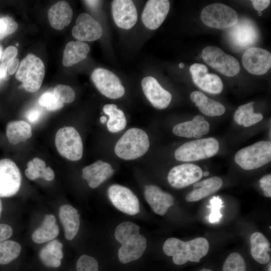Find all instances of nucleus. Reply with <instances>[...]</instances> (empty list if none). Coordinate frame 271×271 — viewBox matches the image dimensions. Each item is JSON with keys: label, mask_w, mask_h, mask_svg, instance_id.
<instances>
[{"label": "nucleus", "mask_w": 271, "mask_h": 271, "mask_svg": "<svg viewBox=\"0 0 271 271\" xmlns=\"http://www.w3.org/2000/svg\"><path fill=\"white\" fill-rule=\"evenodd\" d=\"M20 65V62L18 58H15L12 60L8 64L7 74L13 75L17 70Z\"/></svg>", "instance_id": "48"}, {"label": "nucleus", "mask_w": 271, "mask_h": 271, "mask_svg": "<svg viewBox=\"0 0 271 271\" xmlns=\"http://www.w3.org/2000/svg\"><path fill=\"white\" fill-rule=\"evenodd\" d=\"M140 227L130 221H124L115 228L114 236L122 244L118 257L122 263H127L140 258L146 247L147 240L140 233Z\"/></svg>", "instance_id": "1"}, {"label": "nucleus", "mask_w": 271, "mask_h": 271, "mask_svg": "<svg viewBox=\"0 0 271 271\" xmlns=\"http://www.w3.org/2000/svg\"><path fill=\"white\" fill-rule=\"evenodd\" d=\"M18 45H19V44L17 43L16 46H18Z\"/></svg>", "instance_id": "61"}, {"label": "nucleus", "mask_w": 271, "mask_h": 271, "mask_svg": "<svg viewBox=\"0 0 271 271\" xmlns=\"http://www.w3.org/2000/svg\"><path fill=\"white\" fill-rule=\"evenodd\" d=\"M253 101L239 106L234 114V119L238 124L248 127L256 123L263 119L260 113H254Z\"/></svg>", "instance_id": "33"}, {"label": "nucleus", "mask_w": 271, "mask_h": 271, "mask_svg": "<svg viewBox=\"0 0 271 271\" xmlns=\"http://www.w3.org/2000/svg\"><path fill=\"white\" fill-rule=\"evenodd\" d=\"M21 245L13 240L0 242V264H7L16 259L20 254Z\"/></svg>", "instance_id": "34"}, {"label": "nucleus", "mask_w": 271, "mask_h": 271, "mask_svg": "<svg viewBox=\"0 0 271 271\" xmlns=\"http://www.w3.org/2000/svg\"><path fill=\"white\" fill-rule=\"evenodd\" d=\"M261 15H262L261 12H258V16H261Z\"/></svg>", "instance_id": "60"}, {"label": "nucleus", "mask_w": 271, "mask_h": 271, "mask_svg": "<svg viewBox=\"0 0 271 271\" xmlns=\"http://www.w3.org/2000/svg\"><path fill=\"white\" fill-rule=\"evenodd\" d=\"M107 194L112 204L120 211L130 215L140 212L139 199L129 188L113 184L109 187Z\"/></svg>", "instance_id": "13"}, {"label": "nucleus", "mask_w": 271, "mask_h": 271, "mask_svg": "<svg viewBox=\"0 0 271 271\" xmlns=\"http://www.w3.org/2000/svg\"><path fill=\"white\" fill-rule=\"evenodd\" d=\"M222 184V179L217 176L197 182L193 184V189L187 194L185 200L189 202L199 201L216 192Z\"/></svg>", "instance_id": "23"}, {"label": "nucleus", "mask_w": 271, "mask_h": 271, "mask_svg": "<svg viewBox=\"0 0 271 271\" xmlns=\"http://www.w3.org/2000/svg\"><path fill=\"white\" fill-rule=\"evenodd\" d=\"M13 233L11 226L6 224L0 223V242L9 238Z\"/></svg>", "instance_id": "46"}, {"label": "nucleus", "mask_w": 271, "mask_h": 271, "mask_svg": "<svg viewBox=\"0 0 271 271\" xmlns=\"http://www.w3.org/2000/svg\"><path fill=\"white\" fill-rule=\"evenodd\" d=\"M2 211V203L0 199V216H1Z\"/></svg>", "instance_id": "56"}, {"label": "nucleus", "mask_w": 271, "mask_h": 271, "mask_svg": "<svg viewBox=\"0 0 271 271\" xmlns=\"http://www.w3.org/2000/svg\"><path fill=\"white\" fill-rule=\"evenodd\" d=\"M200 18L206 26L218 29L229 28L238 21L236 12L221 3H214L205 7L201 12Z\"/></svg>", "instance_id": "7"}, {"label": "nucleus", "mask_w": 271, "mask_h": 271, "mask_svg": "<svg viewBox=\"0 0 271 271\" xmlns=\"http://www.w3.org/2000/svg\"><path fill=\"white\" fill-rule=\"evenodd\" d=\"M86 4H87L89 7L91 8H95L97 6L99 3L98 1H85Z\"/></svg>", "instance_id": "51"}, {"label": "nucleus", "mask_w": 271, "mask_h": 271, "mask_svg": "<svg viewBox=\"0 0 271 271\" xmlns=\"http://www.w3.org/2000/svg\"><path fill=\"white\" fill-rule=\"evenodd\" d=\"M55 97L63 103L72 102L75 98V93L72 88L69 86L58 84L53 91Z\"/></svg>", "instance_id": "37"}, {"label": "nucleus", "mask_w": 271, "mask_h": 271, "mask_svg": "<svg viewBox=\"0 0 271 271\" xmlns=\"http://www.w3.org/2000/svg\"><path fill=\"white\" fill-rule=\"evenodd\" d=\"M103 111L109 116L106 122L108 130L112 133L123 130L126 125V120L123 112L117 108L114 104H106L103 106Z\"/></svg>", "instance_id": "32"}, {"label": "nucleus", "mask_w": 271, "mask_h": 271, "mask_svg": "<svg viewBox=\"0 0 271 271\" xmlns=\"http://www.w3.org/2000/svg\"><path fill=\"white\" fill-rule=\"evenodd\" d=\"M38 103L50 111L59 110L64 106V103L59 101L54 94L50 92L42 94L38 99Z\"/></svg>", "instance_id": "38"}, {"label": "nucleus", "mask_w": 271, "mask_h": 271, "mask_svg": "<svg viewBox=\"0 0 271 271\" xmlns=\"http://www.w3.org/2000/svg\"><path fill=\"white\" fill-rule=\"evenodd\" d=\"M219 144L214 138L199 139L186 142L177 148L175 158L179 161L189 162L212 157L218 153Z\"/></svg>", "instance_id": "5"}, {"label": "nucleus", "mask_w": 271, "mask_h": 271, "mask_svg": "<svg viewBox=\"0 0 271 271\" xmlns=\"http://www.w3.org/2000/svg\"><path fill=\"white\" fill-rule=\"evenodd\" d=\"M242 63L249 73L256 75H262L271 67V54L261 48L250 47L244 52Z\"/></svg>", "instance_id": "15"}, {"label": "nucleus", "mask_w": 271, "mask_h": 271, "mask_svg": "<svg viewBox=\"0 0 271 271\" xmlns=\"http://www.w3.org/2000/svg\"><path fill=\"white\" fill-rule=\"evenodd\" d=\"M222 271H246L244 259L238 252L230 253L224 263Z\"/></svg>", "instance_id": "36"}, {"label": "nucleus", "mask_w": 271, "mask_h": 271, "mask_svg": "<svg viewBox=\"0 0 271 271\" xmlns=\"http://www.w3.org/2000/svg\"><path fill=\"white\" fill-rule=\"evenodd\" d=\"M111 12L115 24L120 28L130 29L137 22V11L132 1H112Z\"/></svg>", "instance_id": "19"}, {"label": "nucleus", "mask_w": 271, "mask_h": 271, "mask_svg": "<svg viewBox=\"0 0 271 271\" xmlns=\"http://www.w3.org/2000/svg\"><path fill=\"white\" fill-rule=\"evenodd\" d=\"M7 68L8 65L3 63H1L0 65V79H4L6 80L7 76Z\"/></svg>", "instance_id": "50"}, {"label": "nucleus", "mask_w": 271, "mask_h": 271, "mask_svg": "<svg viewBox=\"0 0 271 271\" xmlns=\"http://www.w3.org/2000/svg\"><path fill=\"white\" fill-rule=\"evenodd\" d=\"M100 121L101 123H104L107 122V117L105 116H102L100 118Z\"/></svg>", "instance_id": "52"}, {"label": "nucleus", "mask_w": 271, "mask_h": 271, "mask_svg": "<svg viewBox=\"0 0 271 271\" xmlns=\"http://www.w3.org/2000/svg\"><path fill=\"white\" fill-rule=\"evenodd\" d=\"M150 147L146 132L139 128H129L117 142L114 152L119 158L132 160L146 154Z\"/></svg>", "instance_id": "3"}, {"label": "nucleus", "mask_w": 271, "mask_h": 271, "mask_svg": "<svg viewBox=\"0 0 271 271\" xmlns=\"http://www.w3.org/2000/svg\"><path fill=\"white\" fill-rule=\"evenodd\" d=\"M21 175L17 165L10 159L0 160V197L16 194L21 184Z\"/></svg>", "instance_id": "12"}, {"label": "nucleus", "mask_w": 271, "mask_h": 271, "mask_svg": "<svg viewBox=\"0 0 271 271\" xmlns=\"http://www.w3.org/2000/svg\"><path fill=\"white\" fill-rule=\"evenodd\" d=\"M179 66L180 68L183 69L185 67V64L183 63H180Z\"/></svg>", "instance_id": "54"}, {"label": "nucleus", "mask_w": 271, "mask_h": 271, "mask_svg": "<svg viewBox=\"0 0 271 271\" xmlns=\"http://www.w3.org/2000/svg\"><path fill=\"white\" fill-rule=\"evenodd\" d=\"M6 135L9 142L15 145L26 141L32 137V127L24 120L12 121L7 125Z\"/></svg>", "instance_id": "31"}, {"label": "nucleus", "mask_w": 271, "mask_h": 271, "mask_svg": "<svg viewBox=\"0 0 271 271\" xmlns=\"http://www.w3.org/2000/svg\"><path fill=\"white\" fill-rule=\"evenodd\" d=\"M209 174V172H208V171H205V172H203V176H208Z\"/></svg>", "instance_id": "55"}, {"label": "nucleus", "mask_w": 271, "mask_h": 271, "mask_svg": "<svg viewBox=\"0 0 271 271\" xmlns=\"http://www.w3.org/2000/svg\"><path fill=\"white\" fill-rule=\"evenodd\" d=\"M201 56L209 66L226 76H234L240 70V64L237 59L217 47L208 46L205 47Z\"/></svg>", "instance_id": "9"}, {"label": "nucleus", "mask_w": 271, "mask_h": 271, "mask_svg": "<svg viewBox=\"0 0 271 271\" xmlns=\"http://www.w3.org/2000/svg\"><path fill=\"white\" fill-rule=\"evenodd\" d=\"M271 264L269 263V265L268 266L267 270V271H271Z\"/></svg>", "instance_id": "59"}, {"label": "nucleus", "mask_w": 271, "mask_h": 271, "mask_svg": "<svg viewBox=\"0 0 271 271\" xmlns=\"http://www.w3.org/2000/svg\"><path fill=\"white\" fill-rule=\"evenodd\" d=\"M113 172L109 164L98 160L83 169L82 178L87 181L90 188H96L111 177Z\"/></svg>", "instance_id": "22"}, {"label": "nucleus", "mask_w": 271, "mask_h": 271, "mask_svg": "<svg viewBox=\"0 0 271 271\" xmlns=\"http://www.w3.org/2000/svg\"><path fill=\"white\" fill-rule=\"evenodd\" d=\"M203 176V171L198 165L185 163L172 168L168 174V181L173 187L181 189L197 182Z\"/></svg>", "instance_id": "14"}, {"label": "nucleus", "mask_w": 271, "mask_h": 271, "mask_svg": "<svg viewBox=\"0 0 271 271\" xmlns=\"http://www.w3.org/2000/svg\"><path fill=\"white\" fill-rule=\"evenodd\" d=\"M39 256L43 264L48 267H58L61 265V260L50 255L43 247L40 251Z\"/></svg>", "instance_id": "43"}, {"label": "nucleus", "mask_w": 271, "mask_h": 271, "mask_svg": "<svg viewBox=\"0 0 271 271\" xmlns=\"http://www.w3.org/2000/svg\"><path fill=\"white\" fill-rule=\"evenodd\" d=\"M59 232L55 217L52 214H47L42 225L33 233L32 238L35 242L43 243L53 240L58 235Z\"/></svg>", "instance_id": "30"}, {"label": "nucleus", "mask_w": 271, "mask_h": 271, "mask_svg": "<svg viewBox=\"0 0 271 271\" xmlns=\"http://www.w3.org/2000/svg\"><path fill=\"white\" fill-rule=\"evenodd\" d=\"M198 271H213L211 269H207V268H203L201 270H199Z\"/></svg>", "instance_id": "57"}, {"label": "nucleus", "mask_w": 271, "mask_h": 271, "mask_svg": "<svg viewBox=\"0 0 271 271\" xmlns=\"http://www.w3.org/2000/svg\"><path fill=\"white\" fill-rule=\"evenodd\" d=\"M190 99L201 112L207 116H220L225 112V108L222 104L208 98L200 91H193L191 93Z\"/></svg>", "instance_id": "27"}, {"label": "nucleus", "mask_w": 271, "mask_h": 271, "mask_svg": "<svg viewBox=\"0 0 271 271\" xmlns=\"http://www.w3.org/2000/svg\"><path fill=\"white\" fill-rule=\"evenodd\" d=\"M91 78L98 91L109 98L117 99L124 94L119 78L108 70L97 68L92 72Z\"/></svg>", "instance_id": "11"}, {"label": "nucleus", "mask_w": 271, "mask_h": 271, "mask_svg": "<svg viewBox=\"0 0 271 271\" xmlns=\"http://www.w3.org/2000/svg\"><path fill=\"white\" fill-rule=\"evenodd\" d=\"M209 244L204 237H197L188 241L172 237L167 239L163 244L164 252L172 256L173 262L177 265L187 261L199 262L208 252Z\"/></svg>", "instance_id": "2"}, {"label": "nucleus", "mask_w": 271, "mask_h": 271, "mask_svg": "<svg viewBox=\"0 0 271 271\" xmlns=\"http://www.w3.org/2000/svg\"><path fill=\"white\" fill-rule=\"evenodd\" d=\"M102 33L100 24L87 13L78 16L72 29V36L82 42L97 40L101 37Z\"/></svg>", "instance_id": "17"}, {"label": "nucleus", "mask_w": 271, "mask_h": 271, "mask_svg": "<svg viewBox=\"0 0 271 271\" xmlns=\"http://www.w3.org/2000/svg\"><path fill=\"white\" fill-rule=\"evenodd\" d=\"M230 44L236 49L242 50L255 44L259 33L256 26L247 19H238L237 23L227 30Z\"/></svg>", "instance_id": "10"}, {"label": "nucleus", "mask_w": 271, "mask_h": 271, "mask_svg": "<svg viewBox=\"0 0 271 271\" xmlns=\"http://www.w3.org/2000/svg\"><path fill=\"white\" fill-rule=\"evenodd\" d=\"M211 206L207 207L211 208V213L208 217V220L211 223H215L219 221L222 217L220 210L224 206L222 205V201L218 197H213L210 200Z\"/></svg>", "instance_id": "41"}, {"label": "nucleus", "mask_w": 271, "mask_h": 271, "mask_svg": "<svg viewBox=\"0 0 271 271\" xmlns=\"http://www.w3.org/2000/svg\"><path fill=\"white\" fill-rule=\"evenodd\" d=\"M234 160L245 170L261 167L271 161V142L259 141L242 148L236 153Z\"/></svg>", "instance_id": "6"}, {"label": "nucleus", "mask_w": 271, "mask_h": 271, "mask_svg": "<svg viewBox=\"0 0 271 271\" xmlns=\"http://www.w3.org/2000/svg\"><path fill=\"white\" fill-rule=\"evenodd\" d=\"M55 144L59 153L72 161L80 160L83 155V144L77 130L72 126L60 128L57 132Z\"/></svg>", "instance_id": "8"}, {"label": "nucleus", "mask_w": 271, "mask_h": 271, "mask_svg": "<svg viewBox=\"0 0 271 271\" xmlns=\"http://www.w3.org/2000/svg\"><path fill=\"white\" fill-rule=\"evenodd\" d=\"M72 16V10L69 4L65 1L57 2L48 12V18L51 26L58 30H62L68 26Z\"/></svg>", "instance_id": "25"}, {"label": "nucleus", "mask_w": 271, "mask_h": 271, "mask_svg": "<svg viewBox=\"0 0 271 271\" xmlns=\"http://www.w3.org/2000/svg\"><path fill=\"white\" fill-rule=\"evenodd\" d=\"M194 83L206 92L217 94L221 92L223 85L217 75L208 73V68L204 64L194 63L189 69Z\"/></svg>", "instance_id": "16"}, {"label": "nucleus", "mask_w": 271, "mask_h": 271, "mask_svg": "<svg viewBox=\"0 0 271 271\" xmlns=\"http://www.w3.org/2000/svg\"><path fill=\"white\" fill-rule=\"evenodd\" d=\"M90 51L89 45L82 41H70L63 52L62 64L70 67L85 59Z\"/></svg>", "instance_id": "29"}, {"label": "nucleus", "mask_w": 271, "mask_h": 271, "mask_svg": "<svg viewBox=\"0 0 271 271\" xmlns=\"http://www.w3.org/2000/svg\"><path fill=\"white\" fill-rule=\"evenodd\" d=\"M18 28V24L11 17L0 18V40L14 33Z\"/></svg>", "instance_id": "39"}, {"label": "nucleus", "mask_w": 271, "mask_h": 271, "mask_svg": "<svg viewBox=\"0 0 271 271\" xmlns=\"http://www.w3.org/2000/svg\"><path fill=\"white\" fill-rule=\"evenodd\" d=\"M62 247L59 241L54 239L49 242L43 248L50 255L61 260L63 257Z\"/></svg>", "instance_id": "42"}, {"label": "nucleus", "mask_w": 271, "mask_h": 271, "mask_svg": "<svg viewBox=\"0 0 271 271\" xmlns=\"http://www.w3.org/2000/svg\"><path fill=\"white\" fill-rule=\"evenodd\" d=\"M260 187L267 197H271V175L267 174L263 176L259 180Z\"/></svg>", "instance_id": "45"}, {"label": "nucleus", "mask_w": 271, "mask_h": 271, "mask_svg": "<svg viewBox=\"0 0 271 271\" xmlns=\"http://www.w3.org/2000/svg\"><path fill=\"white\" fill-rule=\"evenodd\" d=\"M41 115L40 112L37 109L30 110L27 115V119L32 123L36 122Z\"/></svg>", "instance_id": "49"}, {"label": "nucleus", "mask_w": 271, "mask_h": 271, "mask_svg": "<svg viewBox=\"0 0 271 271\" xmlns=\"http://www.w3.org/2000/svg\"><path fill=\"white\" fill-rule=\"evenodd\" d=\"M251 2L254 9L261 12L268 7L271 1L270 0H252Z\"/></svg>", "instance_id": "47"}, {"label": "nucleus", "mask_w": 271, "mask_h": 271, "mask_svg": "<svg viewBox=\"0 0 271 271\" xmlns=\"http://www.w3.org/2000/svg\"><path fill=\"white\" fill-rule=\"evenodd\" d=\"M2 52H3V51H2V47L0 46V60L2 58Z\"/></svg>", "instance_id": "58"}, {"label": "nucleus", "mask_w": 271, "mask_h": 271, "mask_svg": "<svg viewBox=\"0 0 271 271\" xmlns=\"http://www.w3.org/2000/svg\"><path fill=\"white\" fill-rule=\"evenodd\" d=\"M77 271H99L97 261L93 257L82 255L76 263Z\"/></svg>", "instance_id": "40"}, {"label": "nucleus", "mask_w": 271, "mask_h": 271, "mask_svg": "<svg viewBox=\"0 0 271 271\" xmlns=\"http://www.w3.org/2000/svg\"><path fill=\"white\" fill-rule=\"evenodd\" d=\"M43 62L33 54H29L21 62L16 78L22 84L20 86L30 92H35L41 87L45 76Z\"/></svg>", "instance_id": "4"}, {"label": "nucleus", "mask_w": 271, "mask_h": 271, "mask_svg": "<svg viewBox=\"0 0 271 271\" xmlns=\"http://www.w3.org/2000/svg\"><path fill=\"white\" fill-rule=\"evenodd\" d=\"M202 135L199 132H196L194 134L193 138L195 139H200L202 137Z\"/></svg>", "instance_id": "53"}, {"label": "nucleus", "mask_w": 271, "mask_h": 271, "mask_svg": "<svg viewBox=\"0 0 271 271\" xmlns=\"http://www.w3.org/2000/svg\"><path fill=\"white\" fill-rule=\"evenodd\" d=\"M17 48L13 46L7 47L4 51L2 57V63L8 66L10 62L14 59L18 54Z\"/></svg>", "instance_id": "44"}, {"label": "nucleus", "mask_w": 271, "mask_h": 271, "mask_svg": "<svg viewBox=\"0 0 271 271\" xmlns=\"http://www.w3.org/2000/svg\"><path fill=\"white\" fill-rule=\"evenodd\" d=\"M144 195L154 212L161 216L165 215L168 208L174 205L173 196L154 185L145 186Z\"/></svg>", "instance_id": "21"}, {"label": "nucleus", "mask_w": 271, "mask_h": 271, "mask_svg": "<svg viewBox=\"0 0 271 271\" xmlns=\"http://www.w3.org/2000/svg\"><path fill=\"white\" fill-rule=\"evenodd\" d=\"M170 7L168 0H149L144 9L142 20L149 29L158 28L166 18Z\"/></svg>", "instance_id": "18"}, {"label": "nucleus", "mask_w": 271, "mask_h": 271, "mask_svg": "<svg viewBox=\"0 0 271 271\" xmlns=\"http://www.w3.org/2000/svg\"><path fill=\"white\" fill-rule=\"evenodd\" d=\"M45 162L38 158H35L27 164V168L25 170L26 177L34 180L39 178H44L47 171Z\"/></svg>", "instance_id": "35"}, {"label": "nucleus", "mask_w": 271, "mask_h": 271, "mask_svg": "<svg viewBox=\"0 0 271 271\" xmlns=\"http://www.w3.org/2000/svg\"><path fill=\"white\" fill-rule=\"evenodd\" d=\"M142 87L146 97L154 107L163 109L168 106L172 95L164 89L155 78L151 76L144 78Z\"/></svg>", "instance_id": "20"}, {"label": "nucleus", "mask_w": 271, "mask_h": 271, "mask_svg": "<svg viewBox=\"0 0 271 271\" xmlns=\"http://www.w3.org/2000/svg\"><path fill=\"white\" fill-rule=\"evenodd\" d=\"M250 253L252 258L260 264H266L270 260V243L266 237L259 232H254L250 237Z\"/></svg>", "instance_id": "28"}, {"label": "nucleus", "mask_w": 271, "mask_h": 271, "mask_svg": "<svg viewBox=\"0 0 271 271\" xmlns=\"http://www.w3.org/2000/svg\"><path fill=\"white\" fill-rule=\"evenodd\" d=\"M210 130V125L203 116L196 115L191 120L179 123L172 129L173 133L179 137L191 138L196 132L202 136L207 134Z\"/></svg>", "instance_id": "24"}, {"label": "nucleus", "mask_w": 271, "mask_h": 271, "mask_svg": "<svg viewBox=\"0 0 271 271\" xmlns=\"http://www.w3.org/2000/svg\"><path fill=\"white\" fill-rule=\"evenodd\" d=\"M59 215L63 226L65 238L71 240L77 235L80 227V218L77 211L72 206L65 204L60 207Z\"/></svg>", "instance_id": "26"}]
</instances>
